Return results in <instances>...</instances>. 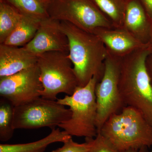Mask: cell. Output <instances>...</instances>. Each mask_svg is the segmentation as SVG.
Segmentation results:
<instances>
[{"label": "cell", "mask_w": 152, "mask_h": 152, "mask_svg": "<svg viewBox=\"0 0 152 152\" xmlns=\"http://www.w3.org/2000/svg\"><path fill=\"white\" fill-rule=\"evenodd\" d=\"M61 24L69 41V56L78 87L84 86L94 77L99 82L103 76L105 60L108 54L103 42L95 34L67 22L61 21Z\"/></svg>", "instance_id": "obj_1"}, {"label": "cell", "mask_w": 152, "mask_h": 152, "mask_svg": "<svg viewBox=\"0 0 152 152\" xmlns=\"http://www.w3.org/2000/svg\"><path fill=\"white\" fill-rule=\"evenodd\" d=\"M151 53L142 49L121 59L119 90L125 107L139 110L152 126V85L146 66Z\"/></svg>", "instance_id": "obj_2"}, {"label": "cell", "mask_w": 152, "mask_h": 152, "mask_svg": "<svg viewBox=\"0 0 152 152\" xmlns=\"http://www.w3.org/2000/svg\"><path fill=\"white\" fill-rule=\"evenodd\" d=\"M119 152L152 146V126L141 112L126 106L113 114L99 132Z\"/></svg>", "instance_id": "obj_3"}, {"label": "cell", "mask_w": 152, "mask_h": 152, "mask_svg": "<svg viewBox=\"0 0 152 152\" xmlns=\"http://www.w3.org/2000/svg\"><path fill=\"white\" fill-rule=\"evenodd\" d=\"M98 82L94 77L84 86L78 87L72 95L57 99L58 103L68 106L72 112L70 118L58 126L68 134L86 139L94 138L97 135L95 89Z\"/></svg>", "instance_id": "obj_4"}, {"label": "cell", "mask_w": 152, "mask_h": 152, "mask_svg": "<svg viewBox=\"0 0 152 152\" xmlns=\"http://www.w3.org/2000/svg\"><path fill=\"white\" fill-rule=\"evenodd\" d=\"M37 56V65L43 87L41 97L56 101L60 93L72 95L78 86L69 54L49 52Z\"/></svg>", "instance_id": "obj_5"}, {"label": "cell", "mask_w": 152, "mask_h": 152, "mask_svg": "<svg viewBox=\"0 0 152 152\" xmlns=\"http://www.w3.org/2000/svg\"><path fill=\"white\" fill-rule=\"evenodd\" d=\"M47 9L50 18L67 22L88 32L94 34L101 28H114L94 0H50Z\"/></svg>", "instance_id": "obj_6"}, {"label": "cell", "mask_w": 152, "mask_h": 152, "mask_svg": "<svg viewBox=\"0 0 152 152\" xmlns=\"http://www.w3.org/2000/svg\"><path fill=\"white\" fill-rule=\"evenodd\" d=\"M72 112L57 101L40 97L14 107L13 127L17 129H56L70 118Z\"/></svg>", "instance_id": "obj_7"}, {"label": "cell", "mask_w": 152, "mask_h": 152, "mask_svg": "<svg viewBox=\"0 0 152 152\" xmlns=\"http://www.w3.org/2000/svg\"><path fill=\"white\" fill-rule=\"evenodd\" d=\"M122 58L108 54L105 60L103 76L96 86V126L98 133L112 115L121 111L125 107L119 90Z\"/></svg>", "instance_id": "obj_8"}, {"label": "cell", "mask_w": 152, "mask_h": 152, "mask_svg": "<svg viewBox=\"0 0 152 152\" xmlns=\"http://www.w3.org/2000/svg\"><path fill=\"white\" fill-rule=\"evenodd\" d=\"M43 90L37 65L0 78V96L15 107L41 97Z\"/></svg>", "instance_id": "obj_9"}, {"label": "cell", "mask_w": 152, "mask_h": 152, "mask_svg": "<svg viewBox=\"0 0 152 152\" xmlns=\"http://www.w3.org/2000/svg\"><path fill=\"white\" fill-rule=\"evenodd\" d=\"M24 47L37 55L49 52L69 53V41L61 21L50 17L41 21L35 36Z\"/></svg>", "instance_id": "obj_10"}, {"label": "cell", "mask_w": 152, "mask_h": 152, "mask_svg": "<svg viewBox=\"0 0 152 152\" xmlns=\"http://www.w3.org/2000/svg\"><path fill=\"white\" fill-rule=\"evenodd\" d=\"M94 34L100 39L108 53L118 58H122L138 50L147 48L124 29L101 28Z\"/></svg>", "instance_id": "obj_11"}, {"label": "cell", "mask_w": 152, "mask_h": 152, "mask_svg": "<svg viewBox=\"0 0 152 152\" xmlns=\"http://www.w3.org/2000/svg\"><path fill=\"white\" fill-rule=\"evenodd\" d=\"M37 55L24 47L0 44V78L12 75L36 65Z\"/></svg>", "instance_id": "obj_12"}, {"label": "cell", "mask_w": 152, "mask_h": 152, "mask_svg": "<svg viewBox=\"0 0 152 152\" xmlns=\"http://www.w3.org/2000/svg\"><path fill=\"white\" fill-rule=\"evenodd\" d=\"M123 29L147 45L152 32V24L139 0H128Z\"/></svg>", "instance_id": "obj_13"}, {"label": "cell", "mask_w": 152, "mask_h": 152, "mask_svg": "<svg viewBox=\"0 0 152 152\" xmlns=\"http://www.w3.org/2000/svg\"><path fill=\"white\" fill-rule=\"evenodd\" d=\"M72 136L59 129L52 130L50 134L43 138L27 143L0 144V152H44L50 145L62 142Z\"/></svg>", "instance_id": "obj_14"}, {"label": "cell", "mask_w": 152, "mask_h": 152, "mask_svg": "<svg viewBox=\"0 0 152 152\" xmlns=\"http://www.w3.org/2000/svg\"><path fill=\"white\" fill-rule=\"evenodd\" d=\"M41 21L26 16H22L16 27L3 44L12 46L24 47L35 36Z\"/></svg>", "instance_id": "obj_15"}, {"label": "cell", "mask_w": 152, "mask_h": 152, "mask_svg": "<svg viewBox=\"0 0 152 152\" xmlns=\"http://www.w3.org/2000/svg\"><path fill=\"white\" fill-rule=\"evenodd\" d=\"M101 11L111 22L115 28L123 29L128 0H94Z\"/></svg>", "instance_id": "obj_16"}, {"label": "cell", "mask_w": 152, "mask_h": 152, "mask_svg": "<svg viewBox=\"0 0 152 152\" xmlns=\"http://www.w3.org/2000/svg\"><path fill=\"white\" fill-rule=\"evenodd\" d=\"M23 15L42 20L49 18L47 6L41 0H0Z\"/></svg>", "instance_id": "obj_17"}, {"label": "cell", "mask_w": 152, "mask_h": 152, "mask_svg": "<svg viewBox=\"0 0 152 152\" xmlns=\"http://www.w3.org/2000/svg\"><path fill=\"white\" fill-rule=\"evenodd\" d=\"M23 15L7 3L0 1V44L15 28Z\"/></svg>", "instance_id": "obj_18"}, {"label": "cell", "mask_w": 152, "mask_h": 152, "mask_svg": "<svg viewBox=\"0 0 152 152\" xmlns=\"http://www.w3.org/2000/svg\"><path fill=\"white\" fill-rule=\"evenodd\" d=\"M14 107L8 100L0 99V140L7 142L13 135Z\"/></svg>", "instance_id": "obj_19"}, {"label": "cell", "mask_w": 152, "mask_h": 152, "mask_svg": "<svg viewBox=\"0 0 152 152\" xmlns=\"http://www.w3.org/2000/svg\"><path fill=\"white\" fill-rule=\"evenodd\" d=\"M62 147L51 152H89L91 146V138L86 139V142L78 143L74 141L72 137L64 142Z\"/></svg>", "instance_id": "obj_20"}, {"label": "cell", "mask_w": 152, "mask_h": 152, "mask_svg": "<svg viewBox=\"0 0 152 152\" xmlns=\"http://www.w3.org/2000/svg\"><path fill=\"white\" fill-rule=\"evenodd\" d=\"M91 146L89 152H119L108 140L100 133L91 138Z\"/></svg>", "instance_id": "obj_21"}, {"label": "cell", "mask_w": 152, "mask_h": 152, "mask_svg": "<svg viewBox=\"0 0 152 152\" xmlns=\"http://www.w3.org/2000/svg\"><path fill=\"white\" fill-rule=\"evenodd\" d=\"M152 24V0H139Z\"/></svg>", "instance_id": "obj_22"}, {"label": "cell", "mask_w": 152, "mask_h": 152, "mask_svg": "<svg viewBox=\"0 0 152 152\" xmlns=\"http://www.w3.org/2000/svg\"><path fill=\"white\" fill-rule=\"evenodd\" d=\"M146 66L152 85V53L150 54L147 57L146 61Z\"/></svg>", "instance_id": "obj_23"}, {"label": "cell", "mask_w": 152, "mask_h": 152, "mask_svg": "<svg viewBox=\"0 0 152 152\" xmlns=\"http://www.w3.org/2000/svg\"><path fill=\"white\" fill-rule=\"evenodd\" d=\"M148 147H143L139 149H132L122 152H149Z\"/></svg>", "instance_id": "obj_24"}, {"label": "cell", "mask_w": 152, "mask_h": 152, "mask_svg": "<svg viewBox=\"0 0 152 152\" xmlns=\"http://www.w3.org/2000/svg\"><path fill=\"white\" fill-rule=\"evenodd\" d=\"M147 49H148L149 51L151 52V53H152V32L149 42L148 43L147 45Z\"/></svg>", "instance_id": "obj_25"}, {"label": "cell", "mask_w": 152, "mask_h": 152, "mask_svg": "<svg viewBox=\"0 0 152 152\" xmlns=\"http://www.w3.org/2000/svg\"><path fill=\"white\" fill-rule=\"evenodd\" d=\"M41 1H42L43 3H44L47 6L48 3L50 1V0H41Z\"/></svg>", "instance_id": "obj_26"}, {"label": "cell", "mask_w": 152, "mask_h": 152, "mask_svg": "<svg viewBox=\"0 0 152 152\" xmlns=\"http://www.w3.org/2000/svg\"><path fill=\"white\" fill-rule=\"evenodd\" d=\"M151 152H152V151H151Z\"/></svg>", "instance_id": "obj_27"}]
</instances>
